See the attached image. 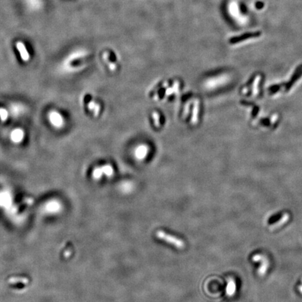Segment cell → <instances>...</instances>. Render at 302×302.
Listing matches in <instances>:
<instances>
[{
    "mask_svg": "<svg viewBox=\"0 0 302 302\" xmlns=\"http://www.w3.org/2000/svg\"><path fill=\"white\" fill-rule=\"evenodd\" d=\"M235 283L233 280H230L229 283H228V286L227 287V293L229 295H232L234 294V292L235 291V289H236V286H235Z\"/></svg>",
    "mask_w": 302,
    "mask_h": 302,
    "instance_id": "9c48e42d",
    "label": "cell"
},
{
    "mask_svg": "<svg viewBox=\"0 0 302 302\" xmlns=\"http://www.w3.org/2000/svg\"><path fill=\"white\" fill-rule=\"evenodd\" d=\"M50 120H51L53 124H54L55 126L61 127L63 124V120L57 113H51V114L50 115Z\"/></svg>",
    "mask_w": 302,
    "mask_h": 302,
    "instance_id": "8992f818",
    "label": "cell"
},
{
    "mask_svg": "<svg viewBox=\"0 0 302 302\" xmlns=\"http://www.w3.org/2000/svg\"><path fill=\"white\" fill-rule=\"evenodd\" d=\"M261 35H262V32L260 31L247 32V33H244L243 34H242V35L234 36V37L230 39L229 43H232V44H235V43L243 42V41L248 40V39H250L258 38Z\"/></svg>",
    "mask_w": 302,
    "mask_h": 302,
    "instance_id": "7a4b0ae2",
    "label": "cell"
},
{
    "mask_svg": "<svg viewBox=\"0 0 302 302\" xmlns=\"http://www.w3.org/2000/svg\"><path fill=\"white\" fill-rule=\"evenodd\" d=\"M88 108L90 110H94V116H97L99 114V110H100V106L94 103V101H91L89 103Z\"/></svg>",
    "mask_w": 302,
    "mask_h": 302,
    "instance_id": "30bf717a",
    "label": "cell"
},
{
    "mask_svg": "<svg viewBox=\"0 0 302 302\" xmlns=\"http://www.w3.org/2000/svg\"><path fill=\"white\" fill-rule=\"evenodd\" d=\"M149 153L148 148L146 145H139L135 150V157L138 160H142L146 158V156Z\"/></svg>",
    "mask_w": 302,
    "mask_h": 302,
    "instance_id": "277c9868",
    "label": "cell"
},
{
    "mask_svg": "<svg viewBox=\"0 0 302 302\" xmlns=\"http://www.w3.org/2000/svg\"><path fill=\"white\" fill-rule=\"evenodd\" d=\"M156 236L160 239H162L171 245H174L177 248L182 249L185 247V243L181 239L176 238L171 234H167L163 231H158L156 233Z\"/></svg>",
    "mask_w": 302,
    "mask_h": 302,
    "instance_id": "6da1fadb",
    "label": "cell"
},
{
    "mask_svg": "<svg viewBox=\"0 0 302 302\" xmlns=\"http://www.w3.org/2000/svg\"><path fill=\"white\" fill-rule=\"evenodd\" d=\"M288 219H289V215H288L287 213H284V214H283L282 218H281L280 220L278 221L277 222L274 223V224H273V227H278L279 226H280V225H282L283 224H284L285 222H286L288 220Z\"/></svg>",
    "mask_w": 302,
    "mask_h": 302,
    "instance_id": "ba28073f",
    "label": "cell"
},
{
    "mask_svg": "<svg viewBox=\"0 0 302 302\" xmlns=\"http://www.w3.org/2000/svg\"><path fill=\"white\" fill-rule=\"evenodd\" d=\"M12 138H13V141H18V142H19L20 141V139H22V138H23V133L22 132V131L21 132H20V134H17V135L15 134L14 133L13 134V135H12Z\"/></svg>",
    "mask_w": 302,
    "mask_h": 302,
    "instance_id": "8fae6325",
    "label": "cell"
},
{
    "mask_svg": "<svg viewBox=\"0 0 302 302\" xmlns=\"http://www.w3.org/2000/svg\"><path fill=\"white\" fill-rule=\"evenodd\" d=\"M28 279L25 278H22V277H13L11 278L8 280L9 283H12V284H14V283H28Z\"/></svg>",
    "mask_w": 302,
    "mask_h": 302,
    "instance_id": "52a82bcc",
    "label": "cell"
},
{
    "mask_svg": "<svg viewBox=\"0 0 302 302\" xmlns=\"http://www.w3.org/2000/svg\"><path fill=\"white\" fill-rule=\"evenodd\" d=\"M0 117H1L2 121L6 120L8 117V113L5 109H0Z\"/></svg>",
    "mask_w": 302,
    "mask_h": 302,
    "instance_id": "7c38bea8",
    "label": "cell"
},
{
    "mask_svg": "<svg viewBox=\"0 0 302 302\" xmlns=\"http://www.w3.org/2000/svg\"><path fill=\"white\" fill-rule=\"evenodd\" d=\"M16 47H17L18 51L20 53L21 58L23 59L25 62L28 61L29 59V55L23 43L19 41V42L16 43Z\"/></svg>",
    "mask_w": 302,
    "mask_h": 302,
    "instance_id": "5b68a950",
    "label": "cell"
},
{
    "mask_svg": "<svg viewBox=\"0 0 302 302\" xmlns=\"http://www.w3.org/2000/svg\"><path fill=\"white\" fill-rule=\"evenodd\" d=\"M114 174V169L110 165H104L103 167H98L94 169L93 176L94 178L98 179L102 176L103 174L107 175V176H111Z\"/></svg>",
    "mask_w": 302,
    "mask_h": 302,
    "instance_id": "3957f363",
    "label": "cell"
}]
</instances>
